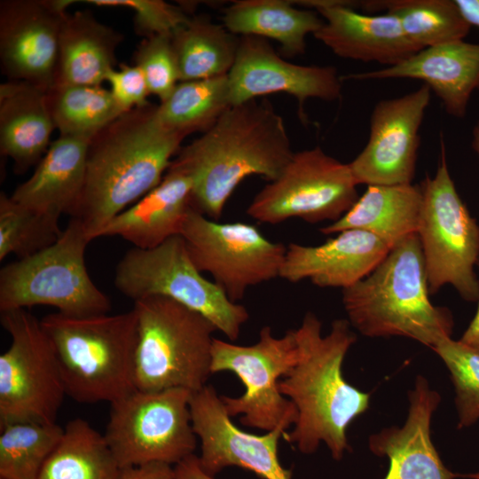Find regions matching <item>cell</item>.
Returning <instances> with one entry per match:
<instances>
[{
  "mask_svg": "<svg viewBox=\"0 0 479 479\" xmlns=\"http://www.w3.org/2000/svg\"><path fill=\"white\" fill-rule=\"evenodd\" d=\"M0 479H4V478H0Z\"/></svg>",
  "mask_w": 479,
  "mask_h": 479,
  "instance_id": "45",
  "label": "cell"
},
{
  "mask_svg": "<svg viewBox=\"0 0 479 479\" xmlns=\"http://www.w3.org/2000/svg\"><path fill=\"white\" fill-rule=\"evenodd\" d=\"M317 246L290 243L279 277L297 283L309 279L319 287H349L368 276L392 248L375 234L344 230Z\"/></svg>",
  "mask_w": 479,
  "mask_h": 479,
  "instance_id": "21",
  "label": "cell"
},
{
  "mask_svg": "<svg viewBox=\"0 0 479 479\" xmlns=\"http://www.w3.org/2000/svg\"><path fill=\"white\" fill-rule=\"evenodd\" d=\"M299 356L295 329L275 337L263 326L252 345H237L214 338L211 373L232 372L244 386L237 397L221 396L228 414L240 415V422L264 432L287 429L296 421L294 404L279 390V381L296 364Z\"/></svg>",
  "mask_w": 479,
  "mask_h": 479,
  "instance_id": "11",
  "label": "cell"
},
{
  "mask_svg": "<svg viewBox=\"0 0 479 479\" xmlns=\"http://www.w3.org/2000/svg\"><path fill=\"white\" fill-rule=\"evenodd\" d=\"M117 479H176V476L171 465L153 462L121 468Z\"/></svg>",
  "mask_w": 479,
  "mask_h": 479,
  "instance_id": "40",
  "label": "cell"
},
{
  "mask_svg": "<svg viewBox=\"0 0 479 479\" xmlns=\"http://www.w3.org/2000/svg\"><path fill=\"white\" fill-rule=\"evenodd\" d=\"M114 286L133 302L164 296L201 314L229 340L236 341L249 318L247 310L232 302L192 263L181 235L156 247L128 250L116 265Z\"/></svg>",
  "mask_w": 479,
  "mask_h": 479,
  "instance_id": "8",
  "label": "cell"
},
{
  "mask_svg": "<svg viewBox=\"0 0 479 479\" xmlns=\"http://www.w3.org/2000/svg\"><path fill=\"white\" fill-rule=\"evenodd\" d=\"M63 431L57 423L15 422L0 427V478L36 479Z\"/></svg>",
  "mask_w": 479,
  "mask_h": 479,
  "instance_id": "34",
  "label": "cell"
},
{
  "mask_svg": "<svg viewBox=\"0 0 479 479\" xmlns=\"http://www.w3.org/2000/svg\"><path fill=\"white\" fill-rule=\"evenodd\" d=\"M9 348L0 356V427L56 423L67 395L52 344L26 309L1 311Z\"/></svg>",
  "mask_w": 479,
  "mask_h": 479,
  "instance_id": "12",
  "label": "cell"
},
{
  "mask_svg": "<svg viewBox=\"0 0 479 479\" xmlns=\"http://www.w3.org/2000/svg\"><path fill=\"white\" fill-rule=\"evenodd\" d=\"M341 78L342 82L392 78L421 80L440 98L448 114L463 118L472 93L479 90V44L459 40L428 47L397 65L341 75Z\"/></svg>",
  "mask_w": 479,
  "mask_h": 479,
  "instance_id": "22",
  "label": "cell"
},
{
  "mask_svg": "<svg viewBox=\"0 0 479 479\" xmlns=\"http://www.w3.org/2000/svg\"><path fill=\"white\" fill-rule=\"evenodd\" d=\"M239 43L240 36L223 24L203 15L191 17L172 34L179 82L228 75L235 62Z\"/></svg>",
  "mask_w": 479,
  "mask_h": 479,
  "instance_id": "29",
  "label": "cell"
},
{
  "mask_svg": "<svg viewBox=\"0 0 479 479\" xmlns=\"http://www.w3.org/2000/svg\"><path fill=\"white\" fill-rule=\"evenodd\" d=\"M123 35L89 11L67 13L61 24L55 84L102 85L115 68Z\"/></svg>",
  "mask_w": 479,
  "mask_h": 479,
  "instance_id": "26",
  "label": "cell"
},
{
  "mask_svg": "<svg viewBox=\"0 0 479 479\" xmlns=\"http://www.w3.org/2000/svg\"><path fill=\"white\" fill-rule=\"evenodd\" d=\"M192 181L169 165L161 183L136 203L115 216L99 237L119 236L134 247L150 249L180 235L192 206Z\"/></svg>",
  "mask_w": 479,
  "mask_h": 479,
  "instance_id": "23",
  "label": "cell"
},
{
  "mask_svg": "<svg viewBox=\"0 0 479 479\" xmlns=\"http://www.w3.org/2000/svg\"><path fill=\"white\" fill-rule=\"evenodd\" d=\"M180 235L195 267L208 272L234 302L249 287L279 277L287 252L284 244L271 241L252 224L218 223L193 207Z\"/></svg>",
  "mask_w": 479,
  "mask_h": 479,
  "instance_id": "14",
  "label": "cell"
},
{
  "mask_svg": "<svg viewBox=\"0 0 479 479\" xmlns=\"http://www.w3.org/2000/svg\"><path fill=\"white\" fill-rule=\"evenodd\" d=\"M448 368L455 389L458 428L479 420V349L447 337L432 349Z\"/></svg>",
  "mask_w": 479,
  "mask_h": 479,
  "instance_id": "36",
  "label": "cell"
},
{
  "mask_svg": "<svg viewBox=\"0 0 479 479\" xmlns=\"http://www.w3.org/2000/svg\"><path fill=\"white\" fill-rule=\"evenodd\" d=\"M40 320L52 344L66 394L73 400L111 404L135 389L134 309L83 318L54 312Z\"/></svg>",
  "mask_w": 479,
  "mask_h": 479,
  "instance_id": "5",
  "label": "cell"
},
{
  "mask_svg": "<svg viewBox=\"0 0 479 479\" xmlns=\"http://www.w3.org/2000/svg\"><path fill=\"white\" fill-rule=\"evenodd\" d=\"M408 400V415L402 427L383 428L368 439L370 451L389 459L383 479H479V472L460 474L449 470L436 452L430 427L441 397L430 388L425 377H416Z\"/></svg>",
  "mask_w": 479,
  "mask_h": 479,
  "instance_id": "20",
  "label": "cell"
},
{
  "mask_svg": "<svg viewBox=\"0 0 479 479\" xmlns=\"http://www.w3.org/2000/svg\"><path fill=\"white\" fill-rule=\"evenodd\" d=\"M51 119L59 136L91 140L123 112L102 85L55 84L47 91Z\"/></svg>",
  "mask_w": 479,
  "mask_h": 479,
  "instance_id": "33",
  "label": "cell"
},
{
  "mask_svg": "<svg viewBox=\"0 0 479 479\" xmlns=\"http://www.w3.org/2000/svg\"><path fill=\"white\" fill-rule=\"evenodd\" d=\"M109 90L123 112L150 104L151 94L141 69L136 65L121 64L111 70L106 78Z\"/></svg>",
  "mask_w": 479,
  "mask_h": 479,
  "instance_id": "39",
  "label": "cell"
},
{
  "mask_svg": "<svg viewBox=\"0 0 479 479\" xmlns=\"http://www.w3.org/2000/svg\"><path fill=\"white\" fill-rule=\"evenodd\" d=\"M292 2L321 16L324 24L313 35L338 57L392 67L421 51L389 13H361L353 9L355 2L349 1Z\"/></svg>",
  "mask_w": 479,
  "mask_h": 479,
  "instance_id": "19",
  "label": "cell"
},
{
  "mask_svg": "<svg viewBox=\"0 0 479 479\" xmlns=\"http://www.w3.org/2000/svg\"><path fill=\"white\" fill-rule=\"evenodd\" d=\"M427 272L417 233L396 244L365 279L342 289L351 326L367 337L401 336L431 349L451 337L453 318L429 300Z\"/></svg>",
  "mask_w": 479,
  "mask_h": 479,
  "instance_id": "4",
  "label": "cell"
},
{
  "mask_svg": "<svg viewBox=\"0 0 479 479\" xmlns=\"http://www.w3.org/2000/svg\"><path fill=\"white\" fill-rule=\"evenodd\" d=\"M430 98L431 90L422 84L412 92L374 106L367 144L349 163L357 185L412 184L420 129Z\"/></svg>",
  "mask_w": 479,
  "mask_h": 479,
  "instance_id": "15",
  "label": "cell"
},
{
  "mask_svg": "<svg viewBox=\"0 0 479 479\" xmlns=\"http://www.w3.org/2000/svg\"><path fill=\"white\" fill-rule=\"evenodd\" d=\"M137 342L135 389L159 391L185 389L195 392L211 373L215 326L201 314L164 296L134 302Z\"/></svg>",
  "mask_w": 479,
  "mask_h": 479,
  "instance_id": "6",
  "label": "cell"
},
{
  "mask_svg": "<svg viewBox=\"0 0 479 479\" xmlns=\"http://www.w3.org/2000/svg\"><path fill=\"white\" fill-rule=\"evenodd\" d=\"M185 389H135L110 404L103 435L120 468L161 462L177 465L194 454L190 398Z\"/></svg>",
  "mask_w": 479,
  "mask_h": 479,
  "instance_id": "10",
  "label": "cell"
},
{
  "mask_svg": "<svg viewBox=\"0 0 479 479\" xmlns=\"http://www.w3.org/2000/svg\"><path fill=\"white\" fill-rule=\"evenodd\" d=\"M422 206L420 186L412 184L368 185L339 220L319 229L323 234L360 229L375 234L391 247L417 233Z\"/></svg>",
  "mask_w": 479,
  "mask_h": 479,
  "instance_id": "27",
  "label": "cell"
},
{
  "mask_svg": "<svg viewBox=\"0 0 479 479\" xmlns=\"http://www.w3.org/2000/svg\"><path fill=\"white\" fill-rule=\"evenodd\" d=\"M477 265L479 267V261ZM459 340L462 342L479 349V298L476 313Z\"/></svg>",
  "mask_w": 479,
  "mask_h": 479,
  "instance_id": "43",
  "label": "cell"
},
{
  "mask_svg": "<svg viewBox=\"0 0 479 479\" xmlns=\"http://www.w3.org/2000/svg\"><path fill=\"white\" fill-rule=\"evenodd\" d=\"M223 26L236 35H255L272 39L280 45L281 54L294 58L304 54L306 37L324 24L311 9H299L287 0H240L228 6Z\"/></svg>",
  "mask_w": 479,
  "mask_h": 479,
  "instance_id": "28",
  "label": "cell"
},
{
  "mask_svg": "<svg viewBox=\"0 0 479 479\" xmlns=\"http://www.w3.org/2000/svg\"><path fill=\"white\" fill-rule=\"evenodd\" d=\"M176 479H216L200 467L198 455L192 454L174 467Z\"/></svg>",
  "mask_w": 479,
  "mask_h": 479,
  "instance_id": "41",
  "label": "cell"
},
{
  "mask_svg": "<svg viewBox=\"0 0 479 479\" xmlns=\"http://www.w3.org/2000/svg\"><path fill=\"white\" fill-rule=\"evenodd\" d=\"M294 152L284 120L267 98L230 106L207 131L182 146L170 165L192 181V206L212 220L249 176L275 180Z\"/></svg>",
  "mask_w": 479,
  "mask_h": 479,
  "instance_id": "1",
  "label": "cell"
},
{
  "mask_svg": "<svg viewBox=\"0 0 479 479\" xmlns=\"http://www.w3.org/2000/svg\"><path fill=\"white\" fill-rule=\"evenodd\" d=\"M91 240L70 218L51 246L4 265L0 271V311L51 306L68 317L107 314L112 304L93 282L85 264Z\"/></svg>",
  "mask_w": 479,
  "mask_h": 479,
  "instance_id": "7",
  "label": "cell"
},
{
  "mask_svg": "<svg viewBox=\"0 0 479 479\" xmlns=\"http://www.w3.org/2000/svg\"><path fill=\"white\" fill-rule=\"evenodd\" d=\"M227 76L232 106L284 92L297 99L303 122L308 98L334 101L342 96V81L334 67L291 63L267 39L255 35L240 36L236 59Z\"/></svg>",
  "mask_w": 479,
  "mask_h": 479,
  "instance_id": "18",
  "label": "cell"
},
{
  "mask_svg": "<svg viewBox=\"0 0 479 479\" xmlns=\"http://www.w3.org/2000/svg\"><path fill=\"white\" fill-rule=\"evenodd\" d=\"M440 157L434 177L420 185L422 206L417 235L427 272L428 290L435 294L452 286L468 302L479 298L474 267L479 261V225L460 199L451 177L441 137Z\"/></svg>",
  "mask_w": 479,
  "mask_h": 479,
  "instance_id": "9",
  "label": "cell"
},
{
  "mask_svg": "<svg viewBox=\"0 0 479 479\" xmlns=\"http://www.w3.org/2000/svg\"><path fill=\"white\" fill-rule=\"evenodd\" d=\"M54 130L45 90L22 81L0 84V151L17 173L37 165Z\"/></svg>",
  "mask_w": 479,
  "mask_h": 479,
  "instance_id": "25",
  "label": "cell"
},
{
  "mask_svg": "<svg viewBox=\"0 0 479 479\" xmlns=\"http://www.w3.org/2000/svg\"><path fill=\"white\" fill-rule=\"evenodd\" d=\"M322 323L308 311L295 329L299 356L279 381L281 394L297 411L294 428L284 438L303 454H311L321 443L339 461L349 449L347 430L370 405V395L343 377L344 357L357 340L348 319L333 321L323 336Z\"/></svg>",
  "mask_w": 479,
  "mask_h": 479,
  "instance_id": "3",
  "label": "cell"
},
{
  "mask_svg": "<svg viewBox=\"0 0 479 479\" xmlns=\"http://www.w3.org/2000/svg\"><path fill=\"white\" fill-rule=\"evenodd\" d=\"M90 142L59 136L33 174L15 188L11 198L31 210L58 219L69 215L83 185Z\"/></svg>",
  "mask_w": 479,
  "mask_h": 479,
  "instance_id": "24",
  "label": "cell"
},
{
  "mask_svg": "<svg viewBox=\"0 0 479 479\" xmlns=\"http://www.w3.org/2000/svg\"><path fill=\"white\" fill-rule=\"evenodd\" d=\"M58 218L31 210L0 194V261L10 255H32L54 244L62 234Z\"/></svg>",
  "mask_w": 479,
  "mask_h": 479,
  "instance_id": "35",
  "label": "cell"
},
{
  "mask_svg": "<svg viewBox=\"0 0 479 479\" xmlns=\"http://www.w3.org/2000/svg\"><path fill=\"white\" fill-rule=\"evenodd\" d=\"M152 103L130 110L90 142L80 195L70 212L90 240L162 180L185 136L165 128Z\"/></svg>",
  "mask_w": 479,
  "mask_h": 479,
  "instance_id": "2",
  "label": "cell"
},
{
  "mask_svg": "<svg viewBox=\"0 0 479 479\" xmlns=\"http://www.w3.org/2000/svg\"><path fill=\"white\" fill-rule=\"evenodd\" d=\"M99 7L127 8L134 12V29L144 38L172 35L191 19L185 4L175 5L162 0H85Z\"/></svg>",
  "mask_w": 479,
  "mask_h": 479,
  "instance_id": "38",
  "label": "cell"
},
{
  "mask_svg": "<svg viewBox=\"0 0 479 479\" xmlns=\"http://www.w3.org/2000/svg\"><path fill=\"white\" fill-rule=\"evenodd\" d=\"M357 6L397 18L407 38L420 50L463 40L471 27L454 0H373Z\"/></svg>",
  "mask_w": 479,
  "mask_h": 479,
  "instance_id": "31",
  "label": "cell"
},
{
  "mask_svg": "<svg viewBox=\"0 0 479 479\" xmlns=\"http://www.w3.org/2000/svg\"><path fill=\"white\" fill-rule=\"evenodd\" d=\"M74 0H2L0 64L12 81L48 91L55 83L61 24Z\"/></svg>",
  "mask_w": 479,
  "mask_h": 479,
  "instance_id": "17",
  "label": "cell"
},
{
  "mask_svg": "<svg viewBox=\"0 0 479 479\" xmlns=\"http://www.w3.org/2000/svg\"><path fill=\"white\" fill-rule=\"evenodd\" d=\"M120 469L104 436L76 418L64 427L36 479H117Z\"/></svg>",
  "mask_w": 479,
  "mask_h": 479,
  "instance_id": "30",
  "label": "cell"
},
{
  "mask_svg": "<svg viewBox=\"0 0 479 479\" xmlns=\"http://www.w3.org/2000/svg\"><path fill=\"white\" fill-rule=\"evenodd\" d=\"M190 412L193 431L200 442L198 456L201 469L215 477L224 468L239 467L263 479H291L278 455L280 438L286 428H278L262 435L238 428L224 402L211 385L192 392Z\"/></svg>",
  "mask_w": 479,
  "mask_h": 479,
  "instance_id": "16",
  "label": "cell"
},
{
  "mask_svg": "<svg viewBox=\"0 0 479 479\" xmlns=\"http://www.w3.org/2000/svg\"><path fill=\"white\" fill-rule=\"evenodd\" d=\"M357 186L349 163L315 146L294 153L280 175L254 197L247 214L270 224L291 218L335 222L359 198Z\"/></svg>",
  "mask_w": 479,
  "mask_h": 479,
  "instance_id": "13",
  "label": "cell"
},
{
  "mask_svg": "<svg viewBox=\"0 0 479 479\" xmlns=\"http://www.w3.org/2000/svg\"><path fill=\"white\" fill-rule=\"evenodd\" d=\"M227 75L179 82L171 93L156 106V117L168 130L185 137L205 132L230 107Z\"/></svg>",
  "mask_w": 479,
  "mask_h": 479,
  "instance_id": "32",
  "label": "cell"
},
{
  "mask_svg": "<svg viewBox=\"0 0 479 479\" xmlns=\"http://www.w3.org/2000/svg\"><path fill=\"white\" fill-rule=\"evenodd\" d=\"M463 18L470 26L479 27V0H454Z\"/></svg>",
  "mask_w": 479,
  "mask_h": 479,
  "instance_id": "42",
  "label": "cell"
},
{
  "mask_svg": "<svg viewBox=\"0 0 479 479\" xmlns=\"http://www.w3.org/2000/svg\"><path fill=\"white\" fill-rule=\"evenodd\" d=\"M472 147L479 156V121L472 130Z\"/></svg>",
  "mask_w": 479,
  "mask_h": 479,
  "instance_id": "44",
  "label": "cell"
},
{
  "mask_svg": "<svg viewBox=\"0 0 479 479\" xmlns=\"http://www.w3.org/2000/svg\"><path fill=\"white\" fill-rule=\"evenodd\" d=\"M133 64L143 72L151 94L164 100L179 82L172 35L144 38L133 55Z\"/></svg>",
  "mask_w": 479,
  "mask_h": 479,
  "instance_id": "37",
  "label": "cell"
}]
</instances>
